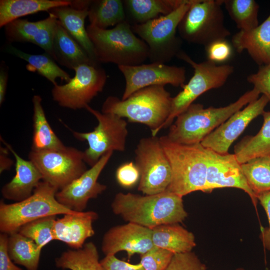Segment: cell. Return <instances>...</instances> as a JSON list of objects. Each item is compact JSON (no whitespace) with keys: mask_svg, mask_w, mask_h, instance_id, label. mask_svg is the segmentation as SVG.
<instances>
[{"mask_svg":"<svg viewBox=\"0 0 270 270\" xmlns=\"http://www.w3.org/2000/svg\"><path fill=\"white\" fill-rule=\"evenodd\" d=\"M172 98L164 86H152L138 90L124 100L108 97L101 112L144 124L150 129L152 136H156L170 114Z\"/></svg>","mask_w":270,"mask_h":270,"instance_id":"obj_3","label":"cell"},{"mask_svg":"<svg viewBox=\"0 0 270 270\" xmlns=\"http://www.w3.org/2000/svg\"><path fill=\"white\" fill-rule=\"evenodd\" d=\"M186 0H126L124 4L137 24L144 23L167 15L185 2Z\"/></svg>","mask_w":270,"mask_h":270,"instance_id":"obj_32","label":"cell"},{"mask_svg":"<svg viewBox=\"0 0 270 270\" xmlns=\"http://www.w3.org/2000/svg\"><path fill=\"white\" fill-rule=\"evenodd\" d=\"M106 270H144L142 264H132L120 260L115 255L106 256L100 260Z\"/></svg>","mask_w":270,"mask_h":270,"instance_id":"obj_42","label":"cell"},{"mask_svg":"<svg viewBox=\"0 0 270 270\" xmlns=\"http://www.w3.org/2000/svg\"><path fill=\"white\" fill-rule=\"evenodd\" d=\"M247 80L260 94L266 96L270 102V62L260 66L256 73L247 77Z\"/></svg>","mask_w":270,"mask_h":270,"instance_id":"obj_39","label":"cell"},{"mask_svg":"<svg viewBox=\"0 0 270 270\" xmlns=\"http://www.w3.org/2000/svg\"><path fill=\"white\" fill-rule=\"evenodd\" d=\"M165 270H206V265L193 252L174 254Z\"/></svg>","mask_w":270,"mask_h":270,"instance_id":"obj_38","label":"cell"},{"mask_svg":"<svg viewBox=\"0 0 270 270\" xmlns=\"http://www.w3.org/2000/svg\"><path fill=\"white\" fill-rule=\"evenodd\" d=\"M52 58L70 69L82 64L98 65L58 20L52 44Z\"/></svg>","mask_w":270,"mask_h":270,"instance_id":"obj_23","label":"cell"},{"mask_svg":"<svg viewBox=\"0 0 270 270\" xmlns=\"http://www.w3.org/2000/svg\"><path fill=\"white\" fill-rule=\"evenodd\" d=\"M90 24L101 29L116 26L125 21L124 2L120 0H92L88 10Z\"/></svg>","mask_w":270,"mask_h":270,"instance_id":"obj_33","label":"cell"},{"mask_svg":"<svg viewBox=\"0 0 270 270\" xmlns=\"http://www.w3.org/2000/svg\"><path fill=\"white\" fill-rule=\"evenodd\" d=\"M86 109L96 118L97 126L89 132L71 131L76 138L88 142V148L83 152L84 160L91 167L108 152L125 150L128 122L124 118L113 114L102 112L89 105Z\"/></svg>","mask_w":270,"mask_h":270,"instance_id":"obj_10","label":"cell"},{"mask_svg":"<svg viewBox=\"0 0 270 270\" xmlns=\"http://www.w3.org/2000/svg\"><path fill=\"white\" fill-rule=\"evenodd\" d=\"M28 158L41 173L42 180L58 191L88 170L83 152L74 147L59 150H31Z\"/></svg>","mask_w":270,"mask_h":270,"instance_id":"obj_12","label":"cell"},{"mask_svg":"<svg viewBox=\"0 0 270 270\" xmlns=\"http://www.w3.org/2000/svg\"><path fill=\"white\" fill-rule=\"evenodd\" d=\"M194 0L184 3L171 13L132 26L134 32L148 45L152 62L165 64L180 51L182 40L176 36L178 28Z\"/></svg>","mask_w":270,"mask_h":270,"instance_id":"obj_8","label":"cell"},{"mask_svg":"<svg viewBox=\"0 0 270 270\" xmlns=\"http://www.w3.org/2000/svg\"><path fill=\"white\" fill-rule=\"evenodd\" d=\"M111 207L114 214L128 222L150 229L162 224H178L188 216L182 197L167 190L144 196L118 192Z\"/></svg>","mask_w":270,"mask_h":270,"instance_id":"obj_1","label":"cell"},{"mask_svg":"<svg viewBox=\"0 0 270 270\" xmlns=\"http://www.w3.org/2000/svg\"><path fill=\"white\" fill-rule=\"evenodd\" d=\"M208 60L216 64L227 60L232 56V48L226 40H218L205 48Z\"/></svg>","mask_w":270,"mask_h":270,"instance_id":"obj_41","label":"cell"},{"mask_svg":"<svg viewBox=\"0 0 270 270\" xmlns=\"http://www.w3.org/2000/svg\"><path fill=\"white\" fill-rule=\"evenodd\" d=\"M247 184L257 196L270 191V156L251 159L241 164Z\"/></svg>","mask_w":270,"mask_h":270,"instance_id":"obj_34","label":"cell"},{"mask_svg":"<svg viewBox=\"0 0 270 270\" xmlns=\"http://www.w3.org/2000/svg\"><path fill=\"white\" fill-rule=\"evenodd\" d=\"M8 148L0 146V173L8 170L12 166L14 162L8 156Z\"/></svg>","mask_w":270,"mask_h":270,"instance_id":"obj_45","label":"cell"},{"mask_svg":"<svg viewBox=\"0 0 270 270\" xmlns=\"http://www.w3.org/2000/svg\"><path fill=\"white\" fill-rule=\"evenodd\" d=\"M176 57L192 66L194 74L188 83L182 86V90L172 98L170 114L160 130L170 126L174 119L200 95L222 86L234 71L231 65H217L209 60L198 63L181 50Z\"/></svg>","mask_w":270,"mask_h":270,"instance_id":"obj_9","label":"cell"},{"mask_svg":"<svg viewBox=\"0 0 270 270\" xmlns=\"http://www.w3.org/2000/svg\"><path fill=\"white\" fill-rule=\"evenodd\" d=\"M58 190L41 181L27 198L12 204L0 202V231L8 234L17 232L24 225L35 220L58 214H74L56 198Z\"/></svg>","mask_w":270,"mask_h":270,"instance_id":"obj_6","label":"cell"},{"mask_svg":"<svg viewBox=\"0 0 270 270\" xmlns=\"http://www.w3.org/2000/svg\"><path fill=\"white\" fill-rule=\"evenodd\" d=\"M268 102L267 97L262 94L257 100L249 103L243 110L232 115L205 138L200 144L219 154L228 153L230 145L254 119L262 115Z\"/></svg>","mask_w":270,"mask_h":270,"instance_id":"obj_16","label":"cell"},{"mask_svg":"<svg viewBox=\"0 0 270 270\" xmlns=\"http://www.w3.org/2000/svg\"><path fill=\"white\" fill-rule=\"evenodd\" d=\"M152 230L154 246L174 254L192 252L196 246L194 234L178 224H162Z\"/></svg>","mask_w":270,"mask_h":270,"instance_id":"obj_25","label":"cell"},{"mask_svg":"<svg viewBox=\"0 0 270 270\" xmlns=\"http://www.w3.org/2000/svg\"><path fill=\"white\" fill-rule=\"evenodd\" d=\"M224 0H194L178 28L181 38L204 48L226 40L230 32L224 25Z\"/></svg>","mask_w":270,"mask_h":270,"instance_id":"obj_7","label":"cell"},{"mask_svg":"<svg viewBox=\"0 0 270 270\" xmlns=\"http://www.w3.org/2000/svg\"><path fill=\"white\" fill-rule=\"evenodd\" d=\"M118 182L122 186L130 188L140 180V172L133 162H125L118 167L116 173Z\"/></svg>","mask_w":270,"mask_h":270,"instance_id":"obj_40","label":"cell"},{"mask_svg":"<svg viewBox=\"0 0 270 270\" xmlns=\"http://www.w3.org/2000/svg\"><path fill=\"white\" fill-rule=\"evenodd\" d=\"M232 43L236 51L246 50L260 66L270 62V14L260 24L248 31L240 30L233 35Z\"/></svg>","mask_w":270,"mask_h":270,"instance_id":"obj_22","label":"cell"},{"mask_svg":"<svg viewBox=\"0 0 270 270\" xmlns=\"http://www.w3.org/2000/svg\"><path fill=\"white\" fill-rule=\"evenodd\" d=\"M70 0H0V27L21 17L62 6H70Z\"/></svg>","mask_w":270,"mask_h":270,"instance_id":"obj_26","label":"cell"},{"mask_svg":"<svg viewBox=\"0 0 270 270\" xmlns=\"http://www.w3.org/2000/svg\"><path fill=\"white\" fill-rule=\"evenodd\" d=\"M88 8H77L70 6H62L48 12L54 15L68 34L84 48L90 58L96 62L92 42L85 28ZM98 63V62H97Z\"/></svg>","mask_w":270,"mask_h":270,"instance_id":"obj_24","label":"cell"},{"mask_svg":"<svg viewBox=\"0 0 270 270\" xmlns=\"http://www.w3.org/2000/svg\"><path fill=\"white\" fill-rule=\"evenodd\" d=\"M154 246L152 230L132 222L110 228L104 234L102 242V250L105 256L125 251L128 258L136 254H144Z\"/></svg>","mask_w":270,"mask_h":270,"instance_id":"obj_18","label":"cell"},{"mask_svg":"<svg viewBox=\"0 0 270 270\" xmlns=\"http://www.w3.org/2000/svg\"><path fill=\"white\" fill-rule=\"evenodd\" d=\"M0 66V105L4 102L6 92L7 83L8 80V70L3 66Z\"/></svg>","mask_w":270,"mask_h":270,"instance_id":"obj_46","label":"cell"},{"mask_svg":"<svg viewBox=\"0 0 270 270\" xmlns=\"http://www.w3.org/2000/svg\"><path fill=\"white\" fill-rule=\"evenodd\" d=\"M57 268L70 270H106L99 260L97 248L92 242L78 250L64 251L55 260Z\"/></svg>","mask_w":270,"mask_h":270,"instance_id":"obj_30","label":"cell"},{"mask_svg":"<svg viewBox=\"0 0 270 270\" xmlns=\"http://www.w3.org/2000/svg\"><path fill=\"white\" fill-rule=\"evenodd\" d=\"M134 153V164L140 174L138 190L147 195L166 190L171 181L172 170L160 138H142Z\"/></svg>","mask_w":270,"mask_h":270,"instance_id":"obj_11","label":"cell"},{"mask_svg":"<svg viewBox=\"0 0 270 270\" xmlns=\"http://www.w3.org/2000/svg\"><path fill=\"white\" fill-rule=\"evenodd\" d=\"M264 122L254 136H246L234 148V154L240 164L258 157L270 156V110L264 111Z\"/></svg>","mask_w":270,"mask_h":270,"instance_id":"obj_28","label":"cell"},{"mask_svg":"<svg viewBox=\"0 0 270 270\" xmlns=\"http://www.w3.org/2000/svg\"><path fill=\"white\" fill-rule=\"evenodd\" d=\"M33 104V136L32 150H59L66 146L58 137L49 124L42 107L40 96L34 95Z\"/></svg>","mask_w":270,"mask_h":270,"instance_id":"obj_27","label":"cell"},{"mask_svg":"<svg viewBox=\"0 0 270 270\" xmlns=\"http://www.w3.org/2000/svg\"><path fill=\"white\" fill-rule=\"evenodd\" d=\"M6 50L12 54L28 62L26 68L33 72H38L51 82L54 86L57 84L56 79L60 78L68 82L72 78L66 72L62 70L54 62V59L49 54H32L24 52L11 44L6 46Z\"/></svg>","mask_w":270,"mask_h":270,"instance_id":"obj_29","label":"cell"},{"mask_svg":"<svg viewBox=\"0 0 270 270\" xmlns=\"http://www.w3.org/2000/svg\"><path fill=\"white\" fill-rule=\"evenodd\" d=\"M58 20L51 13L46 18L36 22L18 18L4 26L5 36L10 42L34 44L52 57V44Z\"/></svg>","mask_w":270,"mask_h":270,"instance_id":"obj_19","label":"cell"},{"mask_svg":"<svg viewBox=\"0 0 270 270\" xmlns=\"http://www.w3.org/2000/svg\"><path fill=\"white\" fill-rule=\"evenodd\" d=\"M118 68L126 82L122 100L126 99L138 90L150 86H164L169 84L182 88L186 80V69L182 66L151 62L136 66H120Z\"/></svg>","mask_w":270,"mask_h":270,"instance_id":"obj_14","label":"cell"},{"mask_svg":"<svg viewBox=\"0 0 270 270\" xmlns=\"http://www.w3.org/2000/svg\"><path fill=\"white\" fill-rule=\"evenodd\" d=\"M223 4L240 30H250L258 26L259 5L255 0H224Z\"/></svg>","mask_w":270,"mask_h":270,"instance_id":"obj_35","label":"cell"},{"mask_svg":"<svg viewBox=\"0 0 270 270\" xmlns=\"http://www.w3.org/2000/svg\"><path fill=\"white\" fill-rule=\"evenodd\" d=\"M98 217L94 211L64 214L54 222V240L65 243L72 250L82 248L86 240L94 235L92 223Z\"/></svg>","mask_w":270,"mask_h":270,"instance_id":"obj_20","label":"cell"},{"mask_svg":"<svg viewBox=\"0 0 270 270\" xmlns=\"http://www.w3.org/2000/svg\"><path fill=\"white\" fill-rule=\"evenodd\" d=\"M260 92L254 88L246 92L237 100L220 108H204L200 104H192L179 114L166 135L176 144L191 145L203 140L244 106L257 100Z\"/></svg>","mask_w":270,"mask_h":270,"instance_id":"obj_2","label":"cell"},{"mask_svg":"<svg viewBox=\"0 0 270 270\" xmlns=\"http://www.w3.org/2000/svg\"><path fill=\"white\" fill-rule=\"evenodd\" d=\"M0 140L12 152L16 160V174L10 182L2 186V194L8 200L16 202L23 200L32 194L34 189L42 180V176L32 161L21 158L1 137Z\"/></svg>","mask_w":270,"mask_h":270,"instance_id":"obj_21","label":"cell"},{"mask_svg":"<svg viewBox=\"0 0 270 270\" xmlns=\"http://www.w3.org/2000/svg\"><path fill=\"white\" fill-rule=\"evenodd\" d=\"M258 200L264 210L268 221V226L262 228L260 238L264 247L270 250V191L257 196Z\"/></svg>","mask_w":270,"mask_h":270,"instance_id":"obj_43","label":"cell"},{"mask_svg":"<svg viewBox=\"0 0 270 270\" xmlns=\"http://www.w3.org/2000/svg\"><path fill=\"white\" fill-rule=\"evenodd\" d=\"M205 152L207 172L204 192L224 188L240 189L249 196L254 206L256 208L257 197L248 186L241 164L235 155L229 153L219 154L206 148Z\"/></svg>","mask_w":270,"mask_h":270,"instance_id":"obj_15","label":"cell"},{"mask_svg":"<svg viewBox=\"0 0 270 270\" xmlns=\"http://www.w3.org/2000/svg\"><path fill=\"white\" fill-rule=\"evenodd\" d=\"M56 219V216H53L35 220L22 226L18 232L43 248L54 240V226Z\"/></svg>","mask_w":270,"mask_h":270,"instance_id":"obj_36","label":"cell"},{"mask_svg":"<svg viewBox=\"0 0 270 270\" xmlns=\"http://www.w3.org/2000/svg\"><path fill=\"white\" fill-rule=\"evenodd\" d=\"M174 254L170 251L154 246L140 255V263L144 270H165Z\"/></svg>","mask_w":270,"mask_h":270,"instance_id":"obj_37","label":"cell"},{"mask_svg":"<svg viewBox=\"0 0 270 270\" xmlns=\"http://www.w3.org/2000/svg\"><path fill=\"white\" fill-rule=\"evenodd\" d=\"M112 153L110 152L104 154L90 169L58 190L56 195L58 201L70 210L84 212L88 200L97 198L106 188L105 184H100L98 180Z\"/></svg>","mask_w":270,"mask_h":270,"instance_id":"obj_17","label":"cell"},{"mask_svg":"<svg viewBox=\"0 0 270 270\" xmlns=\"http://www.w3.org/2000/svg\"><path fill=\"white\" fill-rule=\"evenodd\" d=\"M170 162L172 178L167 188L182 197L191 192H205L207 166L205 148L200 144L173 142L166 136L160 138Z\"/></svg>","mask_w":270,"mask_h":270,"instance_id":"obj_5","label":"cell"},{"mask_svg":"<svg viewBox=\"0 0 270 270\" xmlns=\"http://www.w3.org/2000/svg\"><path fill=\"white\" fill-rule=\"evenodd\" d=\"M8 238V234H0V270H23L14 264L9 255Z\"/></svg>","mask_w":270,"mask_h":270,"instance_id":"obj_44","label":"cell"},{"mask_svg":"<svg viewBox=\"0 0 270 270\" xmlns=\"http://www.w3.org/2000/svg\"><path fill=\"white\" fill-rule=\"evenodd\" d=\"M236 270H246L244 269V268H238L237 269H236Z\"/></svg>","mask_w":270,"mask_h":270,"instance_id":"obj_47","label":"cell"},{"mask_svg":"<svg viewBox=\"0 0 270 270\" xmlns=\"http://www.w3.org/2000/svg\"><path fill=\"white\" fill-rule=\"evenodd\" d=\"M8 252L12 260L27 270H38L42 248L19 232L8 234Z\"/></svg>","mask_w":270,"mask_h":270,"instance_id":"obj_31","label":"cell"},{"mask_svg":"<svg viewBox=\"0 0 270 270\" xmlns=\"http://www.w3.org/2000/svg\"><path fill=\"white\" fill-rule=\"evenodd\" d=\"M86 29L98 63L136 66L142 64L149 58L148 45L135 34L126 20L110 29L90 24Z\"/></svg>","mask_w":270,"mask_h":270,"instance_id":"obj_4","label":"cell"},{"mask_svg":"<svg viewBox=\"0 0 270 270\" xmlns=\"http://www.w3.org/2000/svg\"><path fill=\"white\" fill-rule=\"evenodd\" d=\"M74 76L64 84L54 86L52 99L62 107L86 108L102 92L107 80L105 70L98 65L82 64L74 70Z\"/></svg>","mask_w":270,"mask_h":270,"instance_id":"obj_13","label":"cell"}]
</instances>
